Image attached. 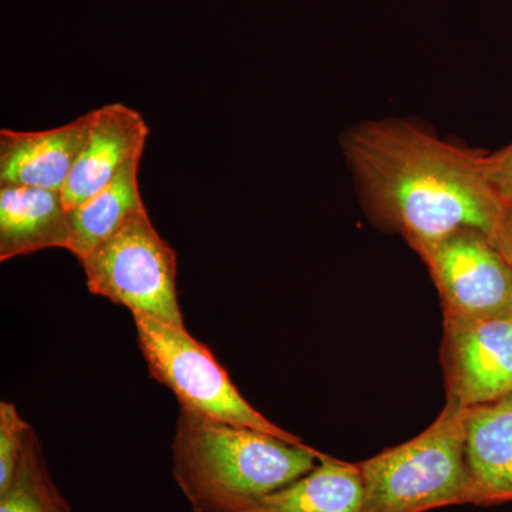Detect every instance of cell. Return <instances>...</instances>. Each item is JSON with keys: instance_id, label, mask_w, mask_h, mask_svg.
I'll return each mask as SVG.
<instances>
[{"instance_id": "cell-1", "label": "cell", "mask_w": 512, "mask_h": 512, "mask_svg": "<svg viewBox=\"0 0 512 512\" xmlns=\"http://www.w3.org/2000/svg\"><path fill=\"white\" fill-rule=\"evenodd\" d=\"M343 150L372 211L420 256L460 229L494 238L505 207L485 177L483 151L400 120L350 128Z\"/></svg>"}, {"instance_id": "cell-2", "label": "cell", "mask_w": 512, "mask_h": 512, "mask_svg": "<svg viewBox=\"0 0 512 512\" xmlns=\"http://www.w3.org/2000/svg\"><path fill=\"white\" fill-rule=\"evenodd\" d=\"M326 454L180 407L173 476L194 512H245L292 484Z\"/></svg>"}, {"instance_id": "cell-3", "label": "cell", "mask_w": 512, "mask_h": 512, "mask_svg": "<svg viewBox=\"0 0 512 512\" xmlns=\"http://www.w3.org/2000/svg\"><path fill=\"white\" fill-rule=\"evenodd\" d=\"M468 413L467 407L448 400L429 429L360 463L363 512H426L474 504L466 460Z\"/></svg>"}, {"instance_id": "cell-4", "label": "cell", "mask_w": 512, "mask_h": 512, "mask_svg": "<svg viewBox=\"0 0 512 512\" xmlns=\"http://www.w3.org/2000/svg\"><path fill=\"white\" fill-rule=\"evenodd\" d=\"M87 288L143 315L177 329L185 328L178 301L177 254L165 242L146 208L134 214L109 239L80 261Z\"/></svg>"}, {"instance_id": "cell-5", "label": "cell", "mask_w": 512, "mask_h": 512, "mask_svg": "<svg viewBox=\"0 0 512 512\" xmlns=\"http://www.w3.org/2000/svg\"><path fill=\"white\" fill-rule=\"evenodd\" d=\"M133 319L148 372L175 394L180 407L232 426L303 443L252 407L212 350L192 338L187 329L173 328L143 315H133Z\"/></svg>"}, {"instance_id": "cell-6", "label": "cell", "mask_w": 512, "mask_h": 512, "mask_svg": "<svg viewBox=\"0 0 512 512\" xmlns=\"http://www.w3.org/2000/svg\"><path fill=\"white\" fill-rule=\"evenodd\" d=\"M421 259L439 289L446 319L512 315V266L484 232L460 229Z\"/></svg>"}, {"instance_id": "cell-7", "label": "cell", "mask_w": 512, "mask_h": 512, "mask_svg": "<svg viewBox=\"0 0 512 512\" xmlns=\"http://www.w3.org/2000/svg\"><path fill=\"white\" fill-rule=\"evenodd\" d=\"M443 353L450 402L471 409L512 393V315L446 319Z\"/></svg>"}, {"instance_id": "cell-8", "label": "cell", "mask_w": 512, "mask_h": 512, "mask_svg": "<svg viewBox=\"0 0 512 512\" xmlns=\"http://www.w3.org/2000/svg\"><path fill=\"white\" fill-rule=\"evenodd\" d=\"M94 110L42 131H0V187L28 185L62 191L90 136Z\"/></svg>"}, {"instance_id": "cell-9", "label": "cell", "mask_w": 512, "mask_h": 512, "mask_svg": "<svg viewBox=\"0 0 512 512\" xmlns=\"http://www.w3.org/2000/svg\"><path fill=\"white\" fill-rule=\"evenodd\" d=\"M148 133L143 116L126 104L111 103L94 110L90 136L62 190L67 210L109 184L134 154L144 150Z\"/></svg>"}, {"instance_id": "cell-10", "label": "cell", "mask_w": 512, "mask_h": 512, "mask_svg": "<svg viewBox=\"0 0 512 512\" xmlns=\"http://www.w3.org/2000/svg\"><path fill=\"white\" fill-rule=\"evenodd\" d=\"M69 210L62 191L28 185L0 187V261L43 249H69Z\"/></svg>"}, {"instance_id": "cell-11", "label": "cell", "mask_w": 512, "mask_h": 512, "mask_svg": "<svg viewBox=\"0 0 512 512\" xmlns=\"http://www.w3.org/2000/svg\"><path fill=\"white\" fill-rule=\"evenodd\" d=\"M466 460L473 481L474 504L512 501V393L498 402L471 407Z\"/></svg>"}, {"instance_id": "cell-12", "label": "cell", "mask_w": 512, "mask_h": 512, "mask_svg": "<svg viewBox=\"0 0 512 512\" xmlns=\"http://www.w3.org/2000/svg\"><path fill=\"white\" fill-rule=\"evenodd\" d=\"M363 505L365 483L359 464L325 456L308 474L245 512H363Z\"/></svg>"}, {"instance_id": "cell-13", "label": "cell", "mask_w": 512, "mask_h": 512, "mask_svg": "<svg viewBox=\"0 0 512 512\" xmlns=\"http://www.w3.org/2000/svg\"><path fill=\"white\" fill-rule=\"evenodd\" d=\"M143 154L144 150L134 154L109 184L69 211L67 251L79 262L116 234L134 214L146 208L138 188V168Z\"/></svg>"}, {"instance_id": "cell-14", "label": "cell", "mask_w": 512, "mask_h": 512, "mask_svg": "<svg viewBox=\"0 0 512 512\" xmlns=\"http://www.w3.org/2000/svg\"><path fill=\"white\" fill-rule=\"evenodd\" d=\"M0 512H73L50 474L42 441L33 429L26 439L15 480L0 495Z\"/></svg>"}, {"instance_id": "cell-15", "label": "cell", "mask_w": 512, "mask_h": 512, "mask_svg": "<svg viewBox=\"0 0 512 512\" xmlns=\"http://www.w3.org/2000/svg\"><path fill=\"white\" fill-rule=\"evenodd\" d=\"M30 429L32 426L20 416L15 404L0 402V495L15 480Z\"/></svg>"}, {"instance_id": "cell-16", "label": "cell", "mask_w": 512, "mask_h": 512, "mask_svg": "<svg viewBox=\"0 0 512 512\" xmlns=\"http://www.w3.org/2000/svg\"><path fill=\"white\" fill-rule=\"evenodd\" d=\"M484 171L501 204L512 208V141L493 154H485Z\"/></svg>"}, {"instance_id": "cell-17", "label": "cell", "mask_w": 512, "mask_h": 512, "mask_svg": "<svg viewBox=\"0 0 512 512\" xmlns=\"http://www.w3.org/2000/svg\"><path fill=\"white\" fill-rule=\"evenodd\" d=\"M493 241L512 266V208L505 207Z\"/></svg>"}]
</instances>
